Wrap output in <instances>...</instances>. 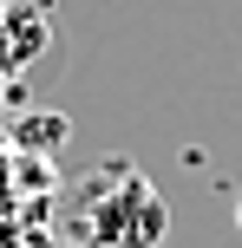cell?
I'll list each match as a JSON object with an SVG mask.
<instances>
[{
    "label": "cell",
    "mask_w": 242,
    "mask_h": 248,
    "mask_svg": "<svg viewBox=\"0 0 242 248\" xmlns=\"http://www.w3.org/2000/svg\"><path fill=\"white\" fill-rule=\"evenodd\" d=\"M0 78H20L13 72V52H7V7H0Z\"/></svg>",
    "instance_id": "4"
},
{
    "label": "cell",
    "mask_w": 242,
    "mask_h": 248,
    "mask_svg": "<svg viewBox=\"0 0 242 248\" xmlns=\"http://www.w3.org/2000/svg\"><path fill=\"white\" fill-rule=\"evenodd\" d=\"M7 105H20V78H0V111Z\"/></svg>",
    "instance_id": "5"
},
{
    "label": "cell",
    "mask_w": 242,
    "mask_h": 248,
    "mask_svg": "<svg viewBox=\"0 0 242 248\" xmlns=\"http://www.w3.org/2000/svg\"><path fill=\"white\" fill-rule=\"evenodd\" d=\"M0 7H7V52H13V72H26V65L52 46V7H46V0H0Z\"/></svg>",
    "instance_id": "2"
},
{
    "label": "cell",
    "mask_w": 242,
    "mask_h": 248,
    "mask_svg": "<svg viewBox=\"0 0 242 248\" xmlns=\"http://www.w3.org/2000/svg\"><path fill=\"white\" fill-rule=\"evenodd\" d=\"M72 137V124H65V111H20L7 124V144L13 157H52V150Z\"/></svg>",
    "instance_id": "3"
},
{
    "label": "cell",
    "mask_w": 242,
    "mask_h": 248,
    "mask_svg": "<svg viewBox=\"0 0 242 248\" xmlns=\"http://www.w3.org/2000/svg\"><path fill=\"white\" fill-rule=\"evenodd\" d=\"M236 229H242V189H236Z\"/></svg>",
    "instance_id": "6"
},
{
    "label": "cell",
    "mask_w": 242,
    "mask_h": 248,
    "mask_svg": "<svg viewBox=\"0 0 242 248\" xmlns=\"http://www.w3.org/2000/svg\"><path fill=\"white\" fill-rule=\"evenodd\" d=\"M170 209L131 157H105L59 183V248H157Z\"/></svg>",
    "instance_id": "1"
}]
</instances>
